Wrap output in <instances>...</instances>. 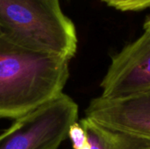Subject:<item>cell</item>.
Returning a JSON list of instances; mask_svg holds the SVG:
<instances>
[{
	"label": "cell",
	"mask_w": 150,
	"mask_h": 149,
	"mask_svg": "<svg viewBox=\"0 0 150 149\" xmlns=\"http://www.w3.org/2000/svg\"><path fill=\"white\" fill-rule=\"evenodd\" d=\"M82 149H91V147H90V144L88 143V145L87 146H85L83 148H82Z\"/></svg>",
	"instance_id": "cell-10"
},
{
	"label": "cell",
	"mask_w": 150,
	"mask_h": 149,
	"mask_svg": "<svg viewBox=\"0 0 150 149\" xmlns=\"http://www.w3.org/2000/svg\"><path fill=\"white\" fill-rule=\"evenodd\" d=\"M69 61L19 47L0 35V119H18L62 93Z\"/></svg>",
	"instance_id": "cell-1"
},
{
	"label": "cell",
	"mask_w": 150,
	"mask_h": 149,
	"mask_svg": "<svg viewBox=\"0 0 150 149\" xmlns=\"http://www.w3.org/2000/svg\"><path fill=\"white\" fill-rule=\"evenodd\" d=\"M69 138L74 149H82L88 145V137L84 128L78 122L73 124L69 131Z\"/></svg>",
	"instance_id": "cell-8"
},
{
	"label": "cell",
	"mask_w": 150,
	"mask_h": 149,
	"mask_svg": "<svg viewBox=\"0 0 150 149\" xmlns=\"http://www.w3.org/2000/svg\"><path fill=\"white\" fill-rule=\"evenodd\" d=\"M143 29H144V31L150 32V16H148L146 18L144 24H143Z\"/></svg>",
	"instance_id": "cell-9"
},
{
	"label": "cell",
	"mask_w": 150,
	"mask_h": 149,
	"mask_svg": "<svg viewBox=\"0 0 150 149\" xmlns=\"http://www.w3.org/2000/svg\"><path fill=\"white\" fill-rule=\"evenodd\" d=\"M85 117L106 126L150 139V89L120 99L93 98Z\"/></svg>",
	"instance_id": "cell-5"
},
{
	"label": "cell",
	"mask_w": 150,
	"mask_h": 149,
	"mask_svg": "<svg viewBox=\"0 0 150 149\" xmlns=\"http://www.w3.org/2000/svg\"><path fill=\"white\" fill-rule=\"evenodd\" d=\"M105 99H120L150 89V32L112 56L100 83Z\"/></svg>",
	"instance_id": "cell-4"
},
{
	"label": "cell",
	"mask_w": 150,
	"mask_h": 149,
	"mask_svg": "<svg viewBox=\"0 0 150 149\" xmlns=\"http://www.w3.org/2000/svg\"><path fill=\"white\" fill-rule=\"evenodd\" d=\"M120 11H142L150 9V0H100Z\"/></svg>",
	"instance_id": "cell-7"
},
{
	"label": "cell",
	"mask_w": 150,
	"mask_h": 149,
	"mask_svg": "<svg viewBox=\"0 0 150 149\" xmlns=\"http://www.w3.org/2000/svg\"><path fill=\"white\" fill-rule=\"evenodd\" d=\"M0 35L19 47L70 61L76 30L59 0H0Z\"/></svg>",
	"instance_id": "cell-2"
},
{
	"label": "cell",
	"mask_w": 150,
	"mask_h": 149,
	"mask_svg": "<svg viewBox=\"0 0 150 149\" xmlns=\"http://www.w3.org/2000/svg\"><path fill=\"white\" fill-rule=\"evenodd\" d=\"M78 105L68 95L56 97L16 119L0 133V149H57L77 122Z\"/></svg>",
	"instance_id": "cell-3"
},
{
	"label": "cell",
	"mask_w": 150,
	"mask_h": 149,
	"mask_svg": "<svg viewBox=\"0 0 150 149\" xmlns=\"http://www.w3.org/2000/svg\"><path fill=\"white\" fill-rule=\"evenodd\" d=\"M84 128L91 149H150V139L114 129L91 119L83 118Z\"/></svg>",
	"instance_id": "cell-6"
}]
</instances>
